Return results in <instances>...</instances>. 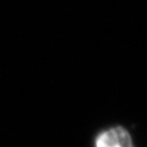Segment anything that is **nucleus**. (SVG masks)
<instances>
[{"instance_id": "nucleus-1", "label": "nucleus", "mask_w": 147, "mask_h": 147, "mask_svg": "<svg viewBox=\"0 0 147 147\" xmlns=\"http://www.w3.org/2000/svg\"><path fill=\"white\" fill-rule=\"evenodd\" d=\"M93 147H137L127 127L121 124L110 125L96 132Z\"/></svg>"}]
</instances>
